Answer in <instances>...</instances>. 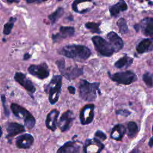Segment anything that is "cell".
Instances as JSON below:
<instances>
[{
    "instance_id": "1f68e13d",
    "label": "cell",
    "mask_w": 153,
    "mask_h": 153,
    "mask_svg": "<svg viewBox=\"0 0 153 153\" xmlns=\"http://www.w3.org/2000/svg\"><path fill=\"white\" fill-rule=\"evenodd\" d=\"M116 114L118 115H124L126 117H127L130 114V112H129L128 111H127L126 109H124V110L120 109L116 112Z\"/></svg>"
},
{
    "instance_id": "603a6c76",
    "label": "cell",
    "mask_w": 153,
    "mask_h": 153,
    "mask_svg": "<svg viewBox=\"0 0 153 153\" xmlns=\"http://www.w3.org/2000/svg\"><path fill=\"white\" fill-rule=\"evenodd\" d=\"M128 136L130 138H133L135 137L138 133L139 129L137 124L133 121H130L128 123Z\"/></svg>"
},
{
    "instance_id": "cb8c5ba5",
    "label": "cell",
    "mask_w": 153,
    "mask_h": 153,
    "mask_svg": "<svg viewBox=\"0 0 153 153\" xmlns=\"http://www.w3.org/2000/svg\"><path fill=\"white\" fill-rule=\"evenodd\" d=\"M63 13H64L63 8H59L53 13L48 16V19L50 20L52 24H54L63 15Z\"/></svg>"
},
{
    "instance_id": "8fae6325",
    "label": "cell",
    "mask_w": 153,
    "mask_h": 153,
    "mask_svg": "<svg viewBox=\"0 0 153 153\" xmlns=\"http://www.w3.org/2000/svg\"><path fill=\"white\" fill-rule=\"evenodd\" d=\"M75 29L71 26H61L59 29V32L54 34L52 36L53 42H59L63 39L69 38L74 35Z\"/></svg>"
},
{
    "instance_id": "e0dca14e",
    "label": "cell",
    "mask_w": 153,
    "mask_h": 153,
    "mask_svg": "<svg viewBox=\"0 0 153 153\" xmlns=\"http://www.w3.org/2000/svg\"><path fill=\"white\" fill-rule=\"evenodd\" d=\"M25 131L23 126L17 123H9L7 126V131L8 134L7 137H13L18 134H20Z\"/></svg>"
},
{
    "instance_id": "83f0119b",
    "label": "cell",
    "mask_w": 153,
    "mask_h": 153,
    "mask_svg": "<svg viewBox=\"0 0 153 153\" xmlns=\"http://www.w3.org/2000/svg\"><path fill=\"white\" fill-rule=\"evenodd\" d=\"M85 26L86 28L90 30L93 33H100L101 32L99 29V24L98 23L94 22H88L85 23Z\"/></svg>"
},
{
    "instance_id": "7a4b0ae2",
    "label": "cell",
    "mask_w": 153,
    "mask_h": 153,
    "mask_svg": "<svg viewBox=\"0 0 153 153\" xmlns=\"http://www.w3.org/2000/svg\"><path fill=\"white\" fill-rule=\"evenodd\" d=\"M99 82H89L81 79L78 85L79 97L85 101L94 100L97 97V91H99Z\"/></svg>"
},
{
    "instance_id": "52a82bcc",
    "label": "cell",
    "mask_w": 153,
    "mask_h": 153,
    "mask_svg": "<svg viewBox=\"0 0 153 153\" xmlns=\"http://www.w3.org/2000/svg\"><path fill=\"white\" fill-rule=\"evenodd\" d=\"M29 72L39 79L47 78L50 74V69L45 63L39 65H32L28 68Z\"/></svg>"
},
{
    "instance_id": "e575fe53",
    "label": "cell",
    "mask_w": 153,
    "mask_h": 153,
    "mask_svg": "<svg viewBox=\"0 0 153 153\" xmlns=\"http://www.w3.org/2000/svg\"><path fill=\"white\" fill-rule=\"evenodd\" d=\"M30 57V55L29 53H26V54L24 55L23 59H24V60H27V59H29Z\"/></svg>"
},
{
    "instance_id": "44dd1931",
    "label": "cell",
    "mask_w": 153,
    "mask_h": 153,
    "mask_svg": "<svg viewBox=\"0 0 153 153\" xmlns=\"http://www.w3.org/2000/svg\"><path fill=\"white\" fill-rule=\"evenodd\" d=\"M126 133V128L122 124H117L112 128L111 136L115 140H120Z\"/></svg>"
},
{
    "instance_id": "f35d334b",
    "label": "cell",
    "mask_w": 153,
    "mask_h": 153,
    "mask_svg": "<svg viewBox=\"0 0 153 153\" xmlns=\"http://www.w3.org/2000/svg\"><path fill=\"white\" fill-rule=\"evenodd\" d=\"M2 128H1V127L0 126V137L2 136Z\"/></svg>"
},
{
    "instance_id": "4dcf8cb0",
    "label": "cell",
    "mask_w": 153,
    "mask_h": 153,
    "mask_svg": "<svg viewBox=\"0 0 153 153\" xmlns=\"http://www.w3.org/2000/svg\"><path fill=\"white\" fill-rule=\"evenodd\" d=\"M1 99H2V104H3V106H4V112L6 115V116L8 117L9 116V114H10V112L8 110V108H6L5 106V97L4 95H2L1 96Z\"/></svg>"
},
{
    "instance_id": "8d00e7d4",
    "label": "cell",
    "mask_w": 153,
    "mask_h": 153,
    "mask_svg": "<svg viewBox=\"0 0 153 153\" xmlns=\"http://www.w3.org/2000/svg\"><path fill=\"white\" fill-rule=\"evenodd\" d=\"M134 27L136 29V30L137 31L138 29H139V27H140V25H136L134 26Z\"/></svg>"
},
{
    "instance_id": "f1b7e54d",
    "label": "cell",
    "mask_w": 153,
    "mask_h": 153,
    "mask_svg": "<svg viewBox=\"0 0 153 153\" xmlns=\"http://www.w3.org/2000/svg\"><path fill=\"white\" fill-rule=\"evenodd\" d=\"M56 64L57 65L60 72H62L65 68V60L63 58L60 59H59L56 62Z\"/></svg>"
},
{
    "instance_id": "d4e9b609",
    "label": "cell",
    "mask_w": 153,
    "mask_h": 153,
    "mask_svg": "<svg viewBox=\"0 0 153 153\" xmlns=\"http://www.w3.org/2000/svg\"><path fill=\"white\" fill-rule=\"evenodd\" d=\"M117 26H118L120 32L121 34L126 33L128 32V26L127 25V22L124 19H120L117 22Z\"/></svg>"
},
{
    "instance_id": "60d3db41",
    "label": "cell",
    "mask_w": 153,
    "mask_h": 153,
    "mask_svg": "<svg viewBox=\"0 0 153 153\" xmlns=\"http://www.w3.org/2000/svg\"><path fill=\"white\" fill-rule=\"evenodd\" d=\"M120 1H123V0H120Z\"/></svg>"
},
{
    "instance_id": "f546056e",
    "label": "cell",
    "mask_w": 153,
    "mask_h": 153,
    "mask_svg": "<svg viewBox=\"0 0 153 153\" xmlns=\"http://www.w3.org/2000/svg\"><path fill=\"white\" fill-rule=\"evenodd\" d=\"M95 137L96 138H97L99 140H104L106 139V136L105 135V134L104 133H103L102 131L100 130H97L96 133H95Z\"/></svg>"
},
{
    "instance_id": "2e32d148",
    "label": "cell",
    "mask_w": 153,
    "mask_h": 153,
    "mask_svg": "<svg viewBox=\"0 0 153 153\" xmlns=\"http://www.w3.org/2000/svg\"><path fill=\"white\" fill-rule=\"evenodd\" d=\"M59 114V112L57 109H53L48 114L45 120V125L48 129L52 131L56 130Z\"/></svg>"
},
{
    "instance_id": "8992f818",
    "label": "cell",
    "mask_w": 153,
    "mask_h": 153,
    "mask_svg": "<svg viewBox=\"0 0 153 153\" xmlns=\"http://www.w3.org/2000/svg\"><path fill=\"white\" fill-rule=\"evenodd\" d=\"M109 77H111L114 81L124 85H128L137 79L135 74L130 71L117 72L113 75H109Z\"/></svg>"
},
{
    "instance_id": "9c48e42d",
    "label": "cell",
    "mask_w": 153,
    "mask_h": 153,
    "mask_svg": "<svg viewBox=\"0 0 153 153\" xmlns=\"http://www.w3.org/2000/svg\"><path fill=\"white\" fill-rule=\"evenodd\" d=\"M94 105L93 104L87 105L84 106L79 114V119L81 123L86 125L91 123L94 118Z\"/></svg>"
},
{
    "instance_id": "d6a6232c",
    "label": "cell",
    "mask_w": 153,
    "mask_h": 153,
    "mask_svg": "<svg viewBox=\"0 0 153 153\" xmlns=\"http://www.w3.org/2000/svg\"><path fill=\"white\" fill-rule=\"evenodd\" d=\"M68 89L69 90V92L72 94H74L75 93V88L72 85H70L68 87Z\"/></svg>"
},
{
    "instance_id": "74e56055",
    "label": "cell",
    "mask_w": 153,
    "mask_h": 153,
    "mask_svg": "<svg viewBox=\"0 0 153 153\" xmlns=\"http://www.w3.org/2000/svg\"><path fill=\"white\" fill-rule=\"evenodd\" d=\"M7 2H10V3H11V2H18L19 1V0H7Z\"/></svg>"
},
{
    "instance_id": "ab89813d",
    "label": "cell",
    "mask_w": 153,
    "mask_h": 153,
    "mask_svg": "<svg viewBox=\"0 0 153 153\" xmlns=\"http://www.w3.org/2000/svg\"><path fill=\"white\" fill-rule=\"evenodd\" d=\"M152 133H153V126H152Z\"/></svg>"
},
{
    "instance_id": "5b68a950",
    "label": "cell",
    "mask_w": 153,
    "mask_h": 153,
    "mask_svg": "<svg viewBox=\"0 0 153 153\" xmlns=\"http://www.w3.org/2000/svg\"><path fill=\"white\" fill-rule=\"evenodd\" d=\"M91 40L96 50L101 55L106 57H109L112 55L114 51L110 43L107 42L102 37L99 36H94L91 38Z\"/></svg>"
},
{
    "instance_id": "7c38bea8",
    "label": "cell",
    "mask_w": 153,
    "mask_h": 153,
    "mask_svg": "<svg viewBox=\"0 0 153 153\" xmlns=\"http://www.w3.org/2000/svg\"><path fill=\"white\" fill-rule=\"evenodd\" d=\"M34 141L33 137L28 133L20 135L16 138V144L19 148L28 149L33 144Z\"/></svg>"
},
{
    "instance_id": "d590c367",
    "label": "cell",
    "mask_w": 153,
    "mask_h": 153,
    "mask_svg": "<svg viewBox=\"0 0 153 153\" xmlns=\"http://www.w3.org/2000/svg\"><path fill=\"white\" fill-rule=\"evenodd\" d=\"M148 144H149V146H151V147L153 146V137H151V138L150 139Z\"/></svg>"
},
{
    "instance_id": "836d02e7",
    "label": "cell",
    "mask_w": 153,
    "mask_h": 153,
    "mask_svg": "<svg viewBox=\"0 0 153 153\" xmlns=\"http://www.w3.org/2000/svg\"><path fill=\"white\" fill-rule=\"evenodd\" d=\"M47 0H26L27 3H33V2H42Z\"/></svg>"
},
{
    "instance_id": "4fadbf2b",
    "label": "cell",
    "mask_w": 153,
    "mask_h": 153,
    "mask_svg": "<svg viewBox=\"0 0 153 153\" xmlns=\"http://www.w3.org/2000/svg\"><path fill=\"white\" fill-rule=\"evenodd\" d=\"M61 74L68 80L75 79L79 76L83 74V68H79L76 66H70L67 68H65Z\"/></svg>"
},
{
    "instance_id": "d6986e66",
    "label": "cell",
    "mask_w": 153,
    "mask_h": 153,
    "mask_svg": "<svg viewBox=\"0 0 153 153\" xmlns=\"http://www.w3.org/2000/svg\"><path fill=\"white\" fill-rule=\"evenodd\" d=\"M80 151V146L77 145L76 142L69 141L65 143L58 150L57 152L60 153H74Z\"/></svg>"
},
{
    "instance_id": "ba28073f",
    "label": "cell",
    "mask_w": 153,
    "mask_h": 153,
    "mask_svg": "<svg viewBox=\"0 0 153 153\" xmlns=\"http://www.w3.org/2000/svg\"><path fill=\"white\" fill-rule=\"evenodd\" d=\"M74 119L75 117L73 112L70 110H68L60 117L57 124L58 127L62 131H66L71 128Z\"/></svg>"
},
{
    "instance_id": "4316f807",
    "label": "cell",
    "mask_w": 153,
    "mask_h": 153,
    "mask_svg": "<svg viewBox=\"0 0 153 153\" xmlns=\"http://www.w3.org/2000/svg\"><path fill=\"white\" fill-rule=\"evenodd\" d=\"M143 80L148 87L153 86V74L149 72H145L143 75Z\"/></svg>"
},
{
    "instance_id": "9a60e30c",
    "label": "cell",
    "mask_w": 153,
    "mask_h": 153,
    "mask_svg": "<svg viewBox=\"0 0 153 153\" xmlns=\"http://www.w3.org/2000/svg\"><path fill=\"white\" fill-rule=\"evenodd\" d=\"M140 27L143 35L153 39V18L147 17L143 19Z\"/></svg>"
},
{
    "instance_id": "30bf717a",
    "label": "cell",
    "mask_w": 153,
    "mask_h": 153,
    "mask_svg": "<svg viewBox=\"0 0 153 153\" xmlns=\"http://www.w3.org/2000/svg\"><path fill=\"white\" fill-rule=\"evenodd\" d=\"M14 79L29 93H33L35 91L36 88L31 81L27 79L23 73L16 72L14 75Z\"/></svg>"
},
{
    "instance_id": "277c9868",
    "label": "cell",
    "mask_w": 153,
    "mask_h": 153,
    "mask_svg": "<svg viewBox=\"0 0 153 153\" xmlns=\"http://www.w3.org/2000/svg\"><path fill=\"white\" fill-rule=\"evenodd\" d=\"M11 109L16 117L23 119L25 125L27 129H31L35 126V119L27 109L14 103L11 105Z\"/></svg>"
},
{
    "instance_id": "6da1fadb",
    "label": "cell",
    "mask_w": 153,
    "mask_h": 153,
    "mask_svg": "<svg viewBox=\"0 0 153 153\" xmlns=\"http://www.w3.org/2000/svg\"><path fill=\"white\" fill-rule=\"evenodd\" d=\"M59 53L68 58L80 62L87 59L91 54L90 50L86 46L76 44L63 47L59 50Z\"/></svg>"
},
{
    "instance_id": "484cf974",
    "label": "cell",
    "mask_w": 153,
    "mask_h": 153,
    "mask_svg": "<svg viewBox=\"0 0 153 153\" xmlns=\"http://www.w3.org/2000/svg\"><path fill=\"white\" fill-rule=\"evenodd\" d=\"M16 20V19L14 17H11L10 19V20L8 23H7L4 27V30H3V33L5 35H8L10 33L11 29L13 27L14 23L15 21Z\"/></svg>"
},
{
    "instance_id": "ffe728a7",
    "label": "cell",
    "mask_w": 153,
    "mask_h": 153,
    "mask_svg": "<svg viewBox=\"0 0 153 153\" xmlns=\"http://www.w3.org/2000/svg\"><path fill=\"white\" fill-rule=\"evenodd\" d=\"M127 5L126 3L123 1H120L116 4L112 5L109 8V11L112 16L117 17L121 11H124L127 10Z\"/></svg>"
},
{
    "instance_id": "7402d4cb",
    "label": "cell",
    "mask_w": 153,
    "mask_h": 153,
    "mask_svg": "<svg viewBox=\"0 0 153 153\" xmlns=\"http://www.w3.org/2000/svg\"><path fill=\"white\" fill-rule=\"evenodd\" d=\"M133 62V59L129 56H124L118 59L114 64V66L117 68H127Z\"/></svg>"
},
{
    "instance_id": "3957f363",
    "label": "cell",
    "mask_w": 153,
    "mask_h": 153,
    "mask_svg": "<svg viewBox=\"0 0 153 153\" xmlns=\"http://www.w3.org/2000/svg\"><path fill=\"white\" fill-rule=\"evenodd\" d=\"M62 84L61 75H54L51 81L45 85V91L48 94V100L51 104H55L59 100Z\"/></svg>"
},
{
    "instance_id": "5bb4252c",
    "label": "cell",
    "mask_w": 153,
    "mask_h": 153,
    "mask_svg": "<svg viewBox=\"0 0 153 153\" xmlns=\"http://www.w3.org/2000/svg\"><path fill=\"white\" fill-rule=\"evenodd\" d=\"M107 38L114 52H118L123 47L122 39L114 32H110L107 35Z\"/></svg>"
},
{
    "instance_id": "ac0fdd59",
    "label": "cell",
    "mask_w": 153,
    "mask_h": 153,
    "mask_svg": "<svg viewBox=\"0 0 153 153\" xmlns=\"http://www.w3.org/2000/svg\"><path fill=\"white\" fill-rule=\"evenodd\" d=\"M153 50V39L146 38L141 41L136 46V50L139 53L151 51Z\"/></svg>"
}]
</instances>
